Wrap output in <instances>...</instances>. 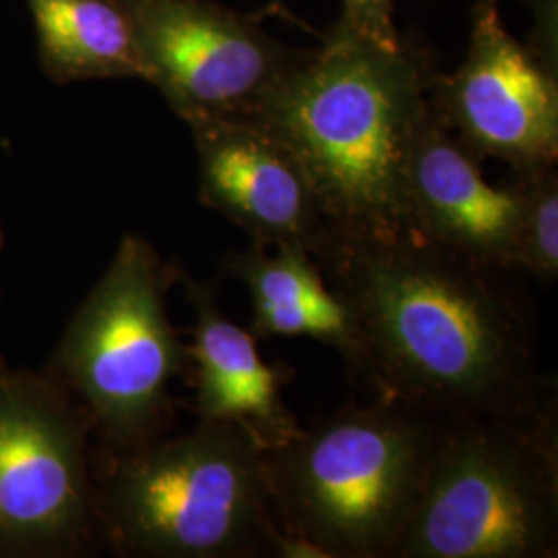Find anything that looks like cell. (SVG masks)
Listing matches in <instances>:
<instances>
[{
	"instance_id": "6da1fadb",
	"label": "cell",
	"mask_w": 558,
	"mask_h": 558,
	"mask_svg": "<svg viewBox=\"0 0 558 558\" xmlns=\"http://www.w3.org/2000/svg\"><path fill=\"white\" fill-rule=\"evenodd\" d=\"M319 267L359 329L375 396L439 420L519 416L557 401L515 274L420 236L341 242Z\"/></svg>"
},
{
	"instance_id": "7a4b0ae2",
	"label": "cell",
	"mask_w": 558,
	"mask_h": 558,
	"mask_svg": "<svg viewBox=\"0 0 558 558\" xmlns=\"http://www.w3.org/2000/svg\"><path fill=\"white\" fill-rule=\"evenodd\" d=\"M433 75L416 46H380L338 21L248 117L296 158L336 246L418 236L408 161Z\"/></svg>"
},
{
	"instance_id": "3957f363",
	"label": "cell",
	"mask_w": 558,
	"mask_h": 558,
	"mask_svg": "<svg viewBox=\"0 0 558 558\" xmlns=\"http://www.w3.org/2000/svg\"><path fill=\"white\" fill-rule=\"evenodd\" d=\"M445 420L391 396L345 405L265 451L281 532L327 558H389L420 499Z\"/></svg>"
},
{
	"instance_id": "277c9868",
	"label": "cell",
	"mask_w": 558,
	"mask_h": 558,
	"mask_svg": "<svg viewBox=\"0 0 558 558\" xmlns=\"http://www.w3.org/2000/svg\"><path fill=\"white\" fill-rule=\"evenodd\" d=\"M557 410L445 420L389 558L557 557Z\"/></svg>"
},
{
	"instance_id": "5b68a950",
	"label": "cell",
	"mask_w": 558,
	"mask_h": 558,
	"mask_svg": "<svg viewBox=\"0 0 558 558\" xmlns=\"http://www.w3.org/2000/svg\"><path fill=\"white\" fill-rule=\"evenodd\" d=\"M106 519L122 546L151 557H278L281 538L265 451L244 428L214 420L122 459Z\"/></svg>"
},
{
	"instance_id": "8992f818",
	"label": "cell",
	"mask_w": 558,
	"mask_h": 558,
	"mask_svg": "<svg viewBox=\"0 0 558 558\" xmlns=\"http://www.w3.org/2000/svg\"><path fill=\"white\" fill-rule=\"evenodd\" d=\"M186 359L166 313V267L145 240L126 236L69 329L66 371L108 433L140 440Z\"/></svg>"
},
{
	"instance_id": "52a82bcc",
	"label": "cell",
	"mask_w": 558,
	"mask_h": 558,
	"mask_svg": "<svg viewBox=\"0 0 558 558\" xmlns=\"http://www.w3.org/2000/svg\"><path fill=\"white\" fill-rule=\"evenodd\" d=\"M114 2L137 46L141 80L186 124L251 117L304 54L216 0Z\"/></svg>"
},
{
	"instance_id": "ba28073f",
	"label": "cell",
	"mask_w": 558,
	"mask_h": 558,
	"mask_svg": "<svg viewBox=\"0 0 558 558\" xmlns=\"http://www.w3.org/2000/svg\"><path fill=\"white\" fill-rule=\"evenodd\" d=\"M428 101L480 160L497 158L515 174L557 166V71L509 34L499 0L476 2L465 60L453 75H433Z\"/></svg>"
},
{
	"instance_id": "9c48e42d",
	"label": "cell",
	"mask_w": 558,
	"mask_h": 558,
	"mask_svg": "<svg viewBox=\"0 0 558 558\" xmlns=\"http://www.w3.org/2000/svg\"><path fill=\"white\" fill-rule=\"evenodd\" d=\"M199 156L201 201L239 226L251 244L300 248L317 263L336 239L296 158L257 120L189 124Z\"/></svg>"
},
{
	"instance_id": "30bf717a",
	"label": "cell",
	"mask_w": 558,
	"mask_h": 558,
	"mask_svg": "<svg viewBox=\"0 0 558 558\" xmlns=\"http://www.w3.org/2000/svg\"><path fill=\"white\" fill-rule=\"evenodd\" d=\"M87 509L81 440L57 408L0 387V536L50 542L75 534Z\"/></svg>"
},
{
	"instance_id": "8fae6325",
	"label": "cell",
	"mask_w": 558,
	"mask_h": 558,
	"mask_svg": "<svg viewBox=\"0 0 558 558\" xmlns=\"http://www.w3.org/2000/svg\"><path fill=\"white\" fill-rule=\"evenodd\" d=\"M408 195L420 239L480 265L519 274L518 184L495 186L484 179L478 156L442 126L433 108L412 145Z\"/></svg>"
},
{
	"instance_id": "7c38bea8",
	"label": "cell",
	"mask_w": 558,
	"mask_h": 558,
	"mask_svg": "<svg viewBox=\"0 0 558 558\" xmlns=\"http://www.w3.org/2000/svg\"><path fill=\"white\" fill-rule=\"evenodd\" d=\"M195 311L189 359L197 371L201 420L230 422L271 451L300 430L299 420L281 396L283 373L260 359L257 338L221 311L216 288L184 279Z\"/></svg>"
},
{
	"instance_id": "4fadbf2b",
	"label": "cell",
	"mask_w": 558,
	"mask_h": 558,
	"mask_svg": "<svg viewBox=\"0 0 558 558\" xmlns=\"http://www.w3.org/2000/svg\"><path fill=\"white\" fill-rule=\"evenodd\" d=\"M226 271L248 290L255 338L315 339L333 348L356 379L368 383L354 319L308 253L251 244L226 257Z\"/></svg>"
},
{
	"instance_id": "5bb4252c",
	"label": "cell",
	"mask_w": 558,
	"mask_h": 558,
	"mask_svg": "<svg viewBox=\"0 0 558 558\" xmlns=\"http://www.w3.org/2000/svg\"><path fill=\"white\" fill-rule=\"evenodd\" d=\"M41 64L54 81L141 77L140 52L114 0H27Z\"/></svg>"
},
{
	"instance_id": "9a60e30c",
	"label": "cell",
	"mask_w": 558,
	"mask_h": 558,
	"mask_svg": "<svg viewBox=\"0 0 558 558\" xmlns=\"http://www.w3.org/2000/svg\"><path fill=\"white\" fill-rule=\"evenodd\" d=\"M521 214L518 230V269L555 286L558 278L557 166L515 174Z\"/></svg>"
},
{
	"instance_id": "2e32d148",
	"label": "cell",
	"mask_w": 558,
	"mask_h": 558,
	"mask_svg": "<svg viewBox=\"0 0 558 558\" xmlns=\"http://www.w3.org/2000/svg\"><path fill=\"white\" fill-rule=\"evenodd\" d=\"M339 21L380 46H399L403 41L393 25V0H343Z\"/></svg>"
},
{
	"instance_id": "e0dca14e",
	"label": "cell",
	"mask_w": 558,
	"mask_h": 558,
	"mask_svg": "<svg viewBox=\"0 0 558 558\" xmlns=\"http://www.w3.org/2000/svg\"><path fill=\"white\" fill-rule=\"evenodd\" d=\"M274 9L281 11L283 9V0H274Z\"/></svg>"
}]
</instances>
